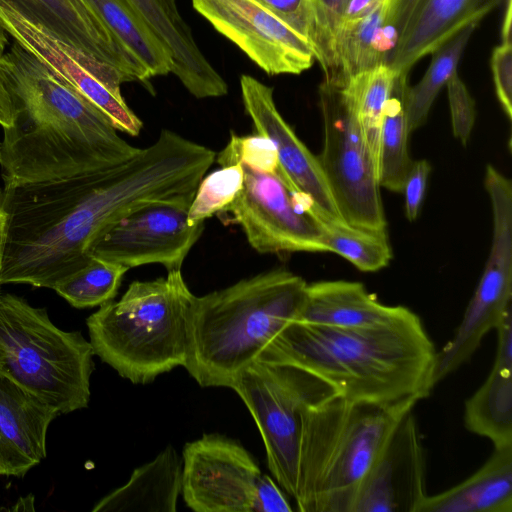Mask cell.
Here are the masks:
<instances>
[{
	"label": "cell",
	"mask_w": 512,
	"mask_h": 512,
	"mask_svg": "<svg viewBox=\"0 0 512 512\" xmlns=\"http://www.w3.org/2000/svg\"><path fill=\"white\" fill-rule=\"evenodd\" d=\"M166 195L161 167L143 152L93 172L3 185L0 285L54 289L89 262L92 244L110 225Z\"/></svg>",
	"instance_id": "6da1fadb"
},
{
	"label": "cell",
	"mask_w": 512,
	"mask_h": 512,
	"mask_svg": "<svg viewBox=\"0 0 512 512\" xmlns=\"http://www.w3.org/2000/svg\"><path fill=\"white\" fill-rule=\"evenodd\" d=\"M14 119L0 142L4 185L67 178L120 164L138 148L109 118L14 41L1 56Z\"/></svg>",
	"instance_id": "7a4b0ae2"
},
{
	"label": "cell",
	"mask_w": 512,
	"mask_h": 512,
	"mask_svg": "<svg viewBox=\"0 0 512 512\" xmlns=\"http://www.w3.org/2000/svg\"><path fill=\"white\" fill-rule=\"evenodd\" d=\"M436 352L421 319L410 311L371 327L291 321L258 359L310 372L346 400L392 404L430 395Z\"/></svg>",
	"instance_id": "3957f363"
},
{
	"label": "cell",
	"mask_w": 512,
	"mask_h": 512,
	"mask_svg": "<svg viewBox=\"0 0 512 512\" xmlns=\"http://www.w3.org/2000/svg\"><path fill=\"white\" fill-rule=\"evenodd\" d=\"M305 280L283 268L193 299L184 368L201 387H233L271 340L294 321Z\"/></svg>",
	"instance_id": "277c9868"
},
{
	"label": "cell",
	"mask_w": 512,
	"mask_h": 512,
	"mask_svg": "<svg viewBox=\"0 0 512 512\" xmlns=\"http://www.w3.org/2000/svg\"><path fill=\"white\" fill-rule=\"evenodd\" d=\"M417 400L392 404L335 396L301 413L300 512H352L359 488L402 417Z\"/></svg>",
	"instance_id": "5b68a950"
},
{
	"label": "cell",
	"mask_w": 512,
	"mask_h": 512,
	"mask_svg": "<svg viewBox=\"0 0 512 512\" xmlns=\"http://www.w3.org/2000/svg\"><path fill=\"white\" fill-rule=\"evenodd\" d=\"M195 295L181 270L152 281H134L86 321L90 343L103 362L134 384H148L183 366Z\"/></svg>",
	"instance_id": "8992f818"
},
{
	"label": "cell",
	"mask_w": 512,
	"mask_h": 512,
	"mask_svg": "<svg viewBox=\"0 0 512 512\" xmlns=\"http://www.w3.org/2000/svg\"><path fill=\"white\" fill-rule=\"evenodd\" d=\"M94 355L81 332L55 326L45 308L0 293V373L60 414L88 406Z\"/></svg>",
	"instance_id": "52a82bcc"
},
{
	"label": "cell",
	"mask_w": 512,
	"mask_h": 512,
	"mask_svg": "<svg viewBox=\"0 0 512 512\" xmlns=\"http://www.w3.org/2000/svg\"><path fill=\"white\" fill-rule=\"evenodd\" d=\"M232 390L256 422L270 472L278 485L295 498L301 413L338 396L337 392L303 369L259 359L240 372Z\"/></svg>",
	"instance_id": "ba28073f"
},
{
	"label": "cell",
	"mask_w": 512,
	"mask_h": 512,
	"mask_svg": "<svg viewBox=\"0 0 512 512\" xmlns=\"http://www.w3.org/2000/svg\"><path fill=\"white\" fill-rule=\"evenodd\" d=\"M183 499L196 512H291L282 490L237 440L210 433L185 444Z\"/></svg>",
	"instance_id": "9c48e42d"
},
{
	"label": "cell",
	"mask_w": 512,
	"mask_h": 512,
	"mask_svg": "<svg viewBox=\"0 0 512 512\" xmlns=\"http://www.w3.org/2000/svg\"><path fill=\"white\" fill-rule=\"evenodd\" d=\"M323 148L318 157L336 206L354 227L387 234L377 166L341 86H319Z\"/></svg>",
	"instance_id": "30bf717a"
},
{
	"label": "cell",
	"mask_w": 512,
	"mask_h": 512,
	"mask_svg": "<svg viewBox=\"0 0 512 512\" xmlns=\"http://www.w3.org/2000/svg\"><path fill=\"white\" fill-rule=\"evenodd\" d=\"M241 191L220 214L240 225L259 253L327 252L321 215L313 201L291 188L279 175L240 162Z\"/></svg>",
	"instance_id": "8fae6325"
},
{
	"label": "cell",
	"mask_w": 512,
	"mask_h": 512,
	"mask_svg": "<svg viewBox=\"0 0 512 512\" xmlns=\"http://www.w3.org/2000/svg\"><path fill=\"white\" fill-rule=\"evenodd\" d=\"M191 201H152L136 207L94 241L91 256L128 270L152 263L163 265L167 272L181 270L205 226L204 222L189 223Z\"/></svg>",
	"instance_id": "7c38bea8"
},
{
	"label": "cell",
	"mask_w": 512,
	"mask_h": 512,
	"mask_svg": "<svg viewBox=\"0 0 512 512\" xmlns=\"http://www.w3.org/2000/svg\"><path fill=\"white\" fill-rule=\"evenodd\" d=\"M0 24L15 42L100 109L118 131L139 135L143 123L121 95L120 85L126 81L117 69L78 52L9 9L0 8Z\"/></svg>",
	"instance_id": "4fadbf2b"
},
{
	"label": "cell",
	"mask_w": 512,
	"mask_h": 512,
	"mask_svg": "<svg viewBox=\"0 0 512 512\" xmlns=\"http://www.w3.org/2000/svg\"><path fill=\"white\" fill-rule=\"evenodd\" d=\"M192 4L268 75H298L315 61L307 40L258 0H192Z\"/></svg>",
	"instance_id": "5bb4252c"
},
{
	"label": "cell",
	"mask_w": 512,
	"mask_h": 512,
	"mask_svg": "<svg viewBox=\"0 0 512 512\" xmlns=\"http://www.w3.org/2000/svg\"><path fill=\"white\" fill-rule=\"evenodd\" d=\"M0 8L15 12L78 52L114 67L126 82L151 78L86 0H0Z\"/></svg>",
	"instance_id": "9a60e30c"
},
{
	"label": "cell",
	"mask_w": 512,
	"mask_h": 512,
	"mask_svg": "<svg viewBox=\"0 0 512 512\" xmlns=\"http://www.w3.org/2000/svg\"><path fill=\"white\" fill-rule=\"evenodd\" d=\"M426 495L424 448L409 411L365 476L352 512H418Z\"/></svg>",
	"instance_id": "2e32d148"
},
{
	"label": "cell",
	"mask_w": 512,
	"mask_h": 512,
	"mask_svg": "<svg viewBox=\"0 0 512 512\" xmlns=\"http://www.w3.org/2000/svg\"><path fill=\"white\" fill-rule=\"evenodd\" d=\"M240 87L245 111L257 133L267 136L276 147L278 173L282 179L313 201L323 221H344L318 157L279 113L273 89L250 75L240 77Z\"/></svg>",
	"instance_id": "e0dca14e"
},
{
	"label": "cell",
	"mask_w": 512,
	"mask_h": 512,
	"mask_svg": "<svg viewBox=\"0 0 512 512\" xmlns=\"http://www.w3.org/2000/svg\"><path fill=\"white\" fill-rule=\"evenodd\" d=\"M60 412L0 373V475L23 477L46 457Z\"/></svg>",
	"instance_id": "ac0fdd59"
},
{
	"label": "cell",
	"mask_w": 512,
	"mask_h": 512,
	"mask_svg": "<svg viewBox=\"0 0 512 512\" xmlns=\"http://www.w3.org/2000/svg\"><path fill=\"white\" fill-rule=\"evenodd\" d=\"M503 0H417L398 36L388 66L409 73L423 56L435 52L457 32L479 21Z\"/></svg>",
	"instance_id": "d6986e66"
},
{
	"label": "cell",
	"mask_w": 512,
	"mask_h": 512,
	"mask_svg": "<svg viewBox=\"0 0 512 512\" xmlns=\"http://www.w3.org/2000/svg\"><path fill=\"white\" fill-rule=\"evenodd\" d=\"M169 51L173 73L196 98L224 96L227 83L196 44L176 5L168 0H129Z\"/></svg>",
	"instance_id": "ffe728a7"
},
{
	"label": "cell",
	"mask_w": 512,
	"mask_h": 512,
	"mask_svg": "<svg viewBox=\"0 0 512 512\" xmlns=\"http://www.w3.org/2000/svg\"><path fill=\"white\" fill-rule=\"evenodd\" d=\"M497 331L495 359L483 384L464 406V425L489 439L494 448L512 445V310Z\"/></svg>",
	"instance_id": "44dd1931"
},
{
	"label": "cell",
	"mask_w": 512,
	"mask_h": 512,
	"mask_svg": "<svg viewBox=\"0 0 512 512\" xmlns=\"http://www.w3.org/2000/svg\"><path fill=\"white\" fill-rule=\"evenodd\" d=\"M411 310L381 303L360 282L319 281L307 284L294 321L334 327H371L396 321Z\"/></svg>",
	"instance_id": "7402d4cb"
},
{
	"label": "cell",
	"mask_w": 512,
	"mask_h": 512,
	"mask_svg": "<svg viewBox=\"0 0 512 512\" xmlns=\"http://www.w3.org/2000/svg\"><path fill=\"white\" fill-rule=\"evenodd\" d=\"M182 488V460L172 446L137 467L129 480L93 507V512H175Z\"/></svg>",
	"instance_id": "603a6c76"
},
{
	"label": "cell",
	"mask_w": 512,
	"mask_h": 512,
	"mask_svg": "<svg viewBox=\"0 0 512 512\" xmlns=\"http://www.w3.org/2000/svg\"><path fill=\"white\" fill-rule=\"evenodd\" d=\"M418 512H512V445L494 448L487 461L456 486L426 495Z\"/></svg>",
	"instance_id": "cb8c5ba5"
},
{
	"label": "cell",
	"mask_w": 512,
	"mask_h": 512,
	"mask_svg": "<svg viewBox=\"0 0 512 512\" xmlns=\"http://www.w3.org/2000/svg\"><path fill=\"white\" fill-rule=\"evenodd\" d=\"M388 5L389 0H379L360 17L340 25L334 42V76L328 82L342 86L354 74L388 65L396 42L386 26Z\"/></svg>",
	"instance_id": "d4e9b609"
},
{
	"label": "cell",
	"mask_w": 512,
	"mask_h": 512,
	"mask_svg": "<svg viewBox=\"0 0 512 512\" xmlns=\"http://www.w3.org/2000/svg\"><path fill=\"white\" fill-rule=\"evenodd\" d=\"M408 73H396L386 103L381 127L378 179L381 187L402 192L413 160L408 152L410 132L406 99L409 89Z\"/></svg>",
	"instance_id": "484cf974"
},
{
	"label": "cell",
	"mask_w": 512,
	"mask_h": 512,
	"mask_svg": "<svg viewBox=\"0 0 512 512\" xmlns=\"http://www.w3.org/2000/svg\"><path fill=\"white\" fill-rule=\"evenodd\" d=\"M119 42L147 69L150 77L172 71L167 48L129 0H86Z\"/></svg>",
	"instance_id": "4316f807"
},
{
	"label": "cell",
	"mask_w": 512,
	"mask_h": 512,
	"mask_svg": "<svg viewBox=\"0 0 512 512\" xmlns=\"http://www.w3.org/2000/svg\"><path fill=\"white\" fill-rule=\"evenodd\" d=\"M395 75L388 65H378L354 74L341 86L354 109L364 142L377 170L384 111Z\"/></svg>",
	"instance_id": "83f0119b"
},
{
	"label": "cell",
	"mask_w": 512,
	"mask_h": 512,
	"mask_svg": "<svg viewBox=\"0 0 512 512\" xmlns=\"http://www.w3.org/2000/svg\"><path fill=\"white\" fill-rule=\"evenodd\" d=\"M477 25H467L433 52V58L421 80L409 87L406 107L410 132L425 123L438 93L457 72L459 61Z\"/></svg>",
	"instance_id": "f1b7e54d"
},
{
	"label": "cell",
	"mask_w": 512,
	"mask_h": 512,
	"mask_svg": "<svg viewBox=\"0 0 512 512\" xmlns=\"http://www.w3.org/2000/svg\"><path fill=\"white\" fill-rule=\"evenodd\" d=\"M327 252H333L363 272H375L386 267L392 250L387 234L358 227L345 221H320Z\"/></svg>",
	"instance_id": "f546056e"
},
{
	"label": "cell",
	"mask_w": 512,
	"mask_h": 512,
	"mask_svg": "<svg viewBox=\"0 0 512 512\" xmlns=\"http://www.w3.org/2000/svg\"><path fill=\"white\" fill-rule=\"evenodd\" d=\"M127 268L92 256L89 262L59 282L54 290L75 308H91L112 301Z\"/></svg>",
	"instance_id": "4dcf8cb0"
},
{
	"label": "cell",
	"mask_w": 512,
	"mask_h": 512,
	"mask_svg": "<svg viewBox=\"0 0 512 512\" xmlns=\"http://www.w3.org/2000/svg\"><path fill=\"white\" fill-rule=\"evenodd\" d=\"M244 171L240 162L221 166L204 176L188 210L190 224L204 222L230 205L241 191Z\"/></svg>",
	"instance_id": "1f68e13d"
},
{
	"label": "cell",
	"mask_w": 512,
	"mask_h": 512,
	"mask_svg": "<svg viewBox=\"0 0 512 512\" xmlns=\"http://www.w3.org/2000/svg\"><path fill=\"white\" fill-rule=\"evenodd\" d=\"M314 23L312 50L324 72V80L334 76V42L347 0H307Z\"/></svg>",
	"instance_id": "d6a6232c"
},
{
	"label": "cell",
	"mask_w": 512,
	"mask_h": 512,
	"mask_svg": "<svg viewBox=\"0 0 512 512\" xmlns=\"http://www.w3.org/2000/svg\"><path fill=\"white\" fill-rule=\"evenodd\" d=\"M221 166L237 162L257 170L278 173V156L274 143L265 135L238 136L231 133L227 146L217 156Z\"/></svg>",
	"instance_id": "836d02e7"
},
{
	"label": "cell",
	"mask_w": 512,
	"mask_h": 512,
	"mask_svg": "<svg viewBox=\"0 0 512 512\" xmlns=\"http://www.w3.org/2000/svg\"><path fill=\"white\" fill-rule=\"evenodd\" d=\"M446 86L453 135L466 145L476 119L475 102L457 72L450 77Z\"/></svg>",
	"instance_id": "e575fe53"
},
{
	"label": "cell",
	"mask_w": 512,
	"mask_h": 512,
	"mask_svg": "<svg viewBox=\"0 0 512 512\" xmlns=\"http://www.w3.org/2000/svg\"><path fill=\"white\" fill-rule=\"evenodd\" d=\"M491 71L497 99L511 120L512 117V44L511 32H501V42L490 59Z\"/></svg>",
	"instance_id": "d590c367"
},
{
	"label": "cell",
	"mask_w": 512,
	"mask_h": 512,
	"mask_svg": "<svg viewBox=\"0 0 512 512\" xmlns=\"http://www.w3.org/2000/svg\"><path fill=\"white\" fill-rule=\"evenodd\" d=\"M258 1L290 26L295 32L306 39L312 48L314 40V23L307 0Z\"/></svg>",
	"instance_id": "8d00e7d4"
},
{
	"label": "cell",
	"mask_w": 512,
	"mask_h": 512,
	"mask_svg": "<svg viewBox=\"0 0 512 512\" xmlns=\"http://www.w3.org/2000/svg\"><path fill=\"white\" fill-rule=\"evenodd\" d=\"M431 166L427 160L412 162L406 176L403 190L405 215L409 221L417 219L425 197Z\"/></svg>",
	"instance_id": "74e56055"
},
{
	"label": "cell",
	"mask_w": 512,
	"mask_h": 512,
	"mask_svg": "<svg viewBox=\"0 0 512 512\" xmlns=\"http://www.w3.org/2000/svg\"><path fill=\"white\" fill-rule=\"evenodd\" d=\"M417 0H389L386 26L396 40L401 34Z\"/></svg>",
	"instance_id": "f35d334b"
},
{
	"label": "cell",
	"mask_w": 512,
	"mask_h": 512,
	"mask_svg": "<svg viewBox=\"0 0 512 512\" xmlns=\"http://www.w3.org/2000/svg\"><path fill=\"white\" fill-rule=\"evenodd\" d=\"M13 119L14 104L6 84L5 75L1 67L0 57V125L3 129L8 128L12 125Z\"/></svg>",
	"instance_id": "ab89813d"
},
{
	"label": "cell",
	"mask_w": 512,
	"mask_h": 512,
	"mask_svg": "<svg viewBox=\"0 0 512 512\" xmlns=\"http://www.w3.org/2000/svg\"><path fill=\"white\" fill-rule=\"evenodd\" d=\"M379 0H347L342 22L358 18L370 10Z\"/></svg>",
	"instance_id": "60d3db41"
},
{
	"label": "cell",
	"mask_w": 512,
	"mask_h": 512,
	"mask_svg": "<svg viewBox=\"0 0 512 512\" xmlns=\"http://www.w3.org/2000/svg\"><path fill=\"white\" fill-rule=\"evenodd\" d=\"M8 45V38L6 31L0 24V57L4 54L5 48Z\"/></svg>",
	"instance_id": "b9f144b4"
},
{
	"label": "cell",
	"mask_w": 512,
	"mask_h": 512,
	"mask_svg": "<svg viewBox=\"0 0 512 512\" xmlns=\"http://www.w3.org/2000/svg\"><path fill=\"white\" fill-rule=\"evenodd\" d=\"M3 226H4V215L1 212V214H0V238H1L2 230H3Z\"/></svg>",
	"instance_id": "7bdbcfd3"
},
{
	"label": "cell",
	"mask_w": 512,
	"mask_h": 512,
	"mask_svg": "<svg viewBox=\"0 0 512 512\" xmlns=\"http://www.w3.org/2000/svg\"><path fill=\"white\" fill-rule=\"evenodd\" d=\"M172 5H176L175 4V0H168Z\"/></svg>",
	"instance_id": "ee69618b"
},
{
	"label": "cell",
	"mask_w": 512,
	"mask_h": 512,
	"mask_svg": "<svg viewBox=\"0 0 512 512\" xmlns=\"http://www.w3.org/2000/svg\"><path fill=\"white\" fill-rule=\"evenodd\" d=\"M1 213V212H0Z\"/></svg>",
	"instance_id": "f6af8a7d"
}]
</instances>
